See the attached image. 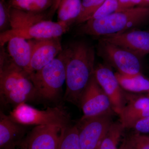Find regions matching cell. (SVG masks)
Returning a JSON list of instances; mask_svg holds the SVG:
<instances>
[{
	"label": "cell",
	"instance_id": "obj_1",
	"mask_svg": "<svg viewBox=\"0 0 149 149\" xmlns=\"http://www.w3.org/2000/svg\"><path fill=\"white\" fill-rule=\"evenodd\" d=\"M65 49L66 88L64 99L79 107L81 95L95 73V49L84 42L72 43Z\"/></svg>",
	"mask_w": 149,
	"mask_h": 149
},
{
	"label": "cell",
	"instance_id": "obj_2",
	"mask_svg": "<svg viewBox=\"0 0 149 149\" xmlns=\"http://www.w3.org/2000/svg\"><path fill=\"white\" fill-rule=\"evenodd\" d=\"M3 47H1L0 52L1 100L15 107L37 98L29 74L15 64Z\"/></svg>",
	"mask_w": 149,
	"mask_h": 149
},
{
	"label": "cell",
	"instance_id": "obj_3",
	"mask_svg": "<svg viewBox=\"0 0 149 149\" xmlns=\"http://www.w3.org/2000/svg\"><path fill=\"white\" fill-rule=\"evenodd\" d=\"M149 19V7L137 6L115 12L99 19H90L80 24L77 34L99 36L117 34L139 26Z\"/></svg>",
	"mask_w": 149,
	"mask_h": 149
},
{
	"label": "cell",
	"instance_id": "obj_4",
	"mask_svg": "<svg viewBox=\"0 0 149 149\" xmlns=\"http://www.w3.org/2000/svg\"><path fill=\"white\" fill-rule=\"evenodd\" d=\"M66 53L64 49L49 64L29 74L36 97L52 101L58 97L66 80Z\"/></svg>",
	"mask_w": 149,
	"mask_h": 149
},
{
	"label": "cell",
	"instance_id": "obj_5",
	"mask_svg": "<svg viewBox=\"0 0 149 149\" xmlns=\"http://www.w3.org/2000/svg\"><path fill=\"white\" fill-rule=\"evenodd\" d=\"M9 116L15 122L24 125H54L63 128L70 125L69 114L60 107L40 110L22 103L15 107Z\"/></svg>",
	"mask_w": 149,
	"mask_h": 149
},
{
	"label": "cell",
	"instance_id": "obj_6",
	"mask_svg": "<svg viewBox=\"0 0 149 149\" xmlns=\"http://www.w3.org/2000/svg\"><path fill=\"white\" fill-rule=\"evenodd\" d=\"M70 25L63 22L45 20L26 28L10 29L0 34V45L3 47L10 40L17 37L25 40H40L60 37L68 31Z\"/></svg>",
	"mask_w": 149,
	"mask_h": 149
},
{
	"label": "cell",
	"instance_id": "obj_7",
	"mask_svg": "<svg viewBox=\"0 0 149 149\" xmlns=\"http://www.w3.org/2000/svg\"><path fill=\"white\" fill-rule=\"evenodd\" d=\"M79 107L83 111V118L114 113L109 99L97 81L95 73L81 95Z\"/></svg>",
	"mask_w": 149,
	"mask_h": 149
},
{
	"label": "cell",
	"instance_id": "obj_8",
	"mask_svg": "<svg viewBox=\"0 0 149 149\" xmlns=\"http://www.w3.org/2000/svg\"><path fill=\"white\" fill-rule=\"evenodd\" d=\"M99 53L120 74L134 75L142 73L140 58L118 46L102 39L99 43Z\"/></svg>",
	"mask_w": 149,
	"mask_h": 149
},
{
	"label": "cell",
	"instance_id": "obj_9",
	"mask_svg": "<svg viewBox=\"0 0 149 149\" xmlns=\"http://www.w3.org/2000/svg\"><path fill=\"white\" fill-rule=\"evenodd\" d=\"M113 114L81 118L78 124L81 149H98L113 123Z\"/></svg>",
	"mask_w": 149,
	"mask_h": 149
},
{
	"label": "cell",
	"instance_id": "obj_10",
	"mask_svg": "<svg viewBox=\"0 0 149 149\" xmlns=\"http://www.w3.org/2000/svg\"><path fill=\"white\" fill-rule=\"evenodd\" d=\"M32 54L28 74L38 71L49 64L62 51L60 37L29 40Z\"/></svg>",
	"mask_w": 149,
	"mask_h": 149
},
{
	"label": "cell",
	"instance_id": "obj_11",
	"mask_svg": "<svg viewBox=\"0 0 149 149\" xmlns=\"http://www.w3.org/2000/svg\"><path fill=\"white\" fill-rule=\"evenodd\" d=\"M95 76L109 99L115 113H120L126 103L125 93L118 83L115 74L108 66L100 65L95 69Z\"/></svg>",
	"mask_w": 149,
	"mask_h": 149
},
{
	"label": "cell",
	"instance_id": "obj_12",
	"mask_svg": "<svg viewBox=\"0 0 149 149\" xmlns=\"http://www.w3.org/2000/svg\"><path fill=\"white\" fill-rule=\"evenodd\" d=\"M61 129L54 125L35 126L18 147L20 149H57Z\"/></svg>",
	"mask_w": 149,
	"mask_h": 149
},
{
	"label": "cell",
	"instance_id": "obj_13",
	"mask_svg": "<svg viewBox=\"0 0 149 149\" xmlns=\"http://www.w3.org/2000/svg\"><path fill=\"white\" fill-rule=\"evenodd\" d=\"M102 40L130 52L141 59L149 54L148 31L133 30L106 35Z\"/></svg>",
	"mask_w": 149,
	"mask_h": 149
},
{
	"label": "cell",
	"instance_id": "obj_14",
	"mask_svg": "<svg viewBox=\"0 0 149 149\" xmlns=\"http://www.w3.org/2000/svg\"><path fill=\"white\" fill-rule=\"evenodd\" d=\"M126 103L118 114L125 128H132L137 121L149 116V97L125 93Z\"/></svg>",
	"mask_w": 149,
	"mask_h": 149
},
{
	"label": "cell",
	"instance_id": "obj_15",
	"mask_svg": "<svg viewBox=\"0 0 149 149\" xmlns=\"http://www.w3.org/2000/svg\"><path fill=\"white\" fill-rule=\"evenodd\" d=\"M25 125L17 123L3 112L0 113V148L15 149L25 136Z\"/></svg>",
	"mask_w": 149,
	"mask_h": 149
},
{
	"label": "cell",
	"instance_id": "obj_16",
	"mask_svg": "<svg viewBox=\"0 0 149 149\" xmlns=\"http://www.w3.org/2000/svg\"><path fill=\"white\" fill-rule=\"evenodd\" d=\"M7 44L8 52L13 60L28 74L32 54L29 41L15 37L9 40Z\"/></svg>",
	"mask_w": 149,
	"mask_h": 149
},
{
	"label": "cell",
	"instance_id": "obj_17",
	"mask_svg": "<svg viewBox=\"0 0 149 149\" xmlns=\"http://www.w3.org/2000/svg\"><path fill=\"white\" fill-rule=\"evenodd\" d=\"M10 16L11 29H23L49 19L47 14L45 12H29L10 7Z\"/></svg>",
	"mask_w": 149,
	"mask_h": 149
},
{
	"label": "cell",
	"instance_id": "obj_18",
	"mask_svg": "<svg viewBox=\"0 0 149 149\" xmlns=\"http://www.w3.org/2000/svg\"><path fill=\"white\" fill-rule=\"evenodd\" d=\"M123 89L133 93H142L149 91V80L142 73L126 75L119 72L115 73Z\"/></svg>",
	"mask_w": 149,
	"mask_h": 149
},
{
	"label": "cell",
	"instance_id": "obj_19",
	"mask_svg": "<svg viewBox=\"0 0 149 149\" xmlns=\"http://www.w3.org/2000/svg\"><path fill=\"white\" fill-rule=\"evenodd\" d=\"M81 7V0H61L57 10V22L70 26L80 15Z\"/></svg>",
	"mask_w": 149,
	"mask_h": 149
},
{
	"label": "cell",
	"instance_id": "obj_20",
	"mask_svg": "<svg viewBox=\"0 0 149 149\" xmlns=\"http://www.w3.org/2000/svg\"><path fill=\"white\" fill-rule=\"evenodd\" d=\"M54 0H8V6L29 12L43 13L50 9Z\"/></svg>",
	"mask_w": 149,
	"mask_h": 149
},
{
	"label": "cell",
	"instance_id": "obj_21",
	"mask_svg": "<svg viewBox=\"0 0 149 149\" xmlns=\"http://www.w3.org/2000/svg\"><path fill=\"white\" fill-rule=\"evenodd\" d=\"M57 149H81L77 124L62 128Z\"/></svg>",
	"mask_w": 149,
	"mask_h": 149
},
{
	"label": "cell",
	"instance_id": "obj_22",
	"mask_svg": "<svg viewBox=\"0 0 149 149\" xmlns=\"http://www.w3.org/2000/svg\"><path fill=\"white\" fill-rule=\"evenodd\" d=\"M125 129L120 121L113 122L98 149H118V146Z\"/></svg>",
	"mask_w": 149,
	"mask_h": 149
},
{
	"label": "cell",
	"instance_id": "obj_23",
	"mask_svg": "<svg viewBox=\"0 0 149 149\" xmlns=\"http://www.w3.org/2000/svg\"><path fill=\"white\" fill-rule=\"evenodd\" d=\"M105 0H82L80 15L75 20L76 24H82L91 18Z\"/></svg>",
	"mask_w": 149,
	"mask_h": 149
},
{
	"label": "cell",
	"instance_id": "obj_24",
	"mask_svg": "<svg viewBox=\"0 0 149 149\" xmlns=\"http://www.w3.org/2000/svg\"><path fill=\"white\" fill-rule=\"evenodd\" d=\"M118 7V0H105L90 19H99L107 16L116 12Z\"/></svg>",
	"mask_w": 149,
	"mask_h": 149
},
{
	"label": "cell",
	"instance_id": "obj_25",
	"mask_svg": "<svg viewBox=\"0 0 149 149\" xmlns=\"http://www.w3.org/2000/svg\"><path fill=\"white\" fill-rule=\"evenodd\" d=\"M11 29L10 7L7 2L0 0V31L3 33Z\"/></svg>",
	"mask_w": 149,
	"mask_h": 149
},
{
	"label": "cell",
	"instance_id": "obj_26",
	"mask_svg": "<svg viewBox=\"0 0 149 149\" xmlns=\"http://www.w3.org/2000/svg\"><path fill=\"white\" fill-rule=\"evenodd\" d=\"M135 149H149V136L133 133Z\"/></svg>",
	"mask_w": 149,
	"mask_h": 149
},
{
	"label": "cell",
	"instance_id": "obj_27",
	"mask_svg": "<svg viewBox=\"0 0 149 149\" xmlns=\"http://www.w3.org/2000/svg\"><path fill=\"white\" fill-rule=\"evenodd\" d=\"M132 128L139 133H149V116L137 121Z\"/></svg>",
	"mask_w": 149,
	"mask_h": 149
},
{
	"label": "cell",
	"instance_id": "obj_28",
	"mask_svg": "<svg viewBox=\"0 0 149 149\" xmlns=\"http://www.w3.org/2000/svg\"><path fill=\"white\" fill-rule=\"evenodd\" d=\"M118 149H135L133 134L125 137Z\"/></svg>",
	"mask_w": 149,
	"mask_h": 149
},
{
	"label": "cell",
	"instance_id": "obj_29",
	"mask_svg": "<svg viewBox=\"0 0 149 149\" xmlns=\"http://www.w3.org/2000/svg\"><path fill=\"white\" fill-rule=\"evenodd\" d=\"M131 0H118V7L116 12L122 11L130 9Z\"/></svg>",
	"mask_w": 149,
	"mask_h": 149
},
{
	"label": "cell",
	"instance_id": "obj_30",
	"mask_svg": "<svg viewBox=\"0 0 149 149\" xmlns=\"http://www.w3.org/2000/svg\"><path fill=\"white\" fill-rule=\"evenodd\" d=\"M61 1V0H54L52 6L48 11L47 13L48 19H50L54 16L55 13L57 10V9L58 8V6L59 5Z\"/></svg>",
	"mask_w": 149,
	"mask_h": 149
},
{
	"label": "cell",
	"instance_id": "obj_31",
	"mask_svg": "<svg viewBox=\"0 0 149 149\" xmlns=\"http://www.w3.org/2000/svg\"><path fill=\"white\" fill-rule=\"evenodd\" d=\"M139 6L149 7V0H143L142 3Z\"/></svg>",
	"mask_w": 149,
	"mask_h": 149
},
{
	"label": "cell",
	"instance_id": "obj_32",
	"mask_svg": "<svg viewBox=\"0 0 149 149\" xmlns=\"http://www.w3.org/2000/svg\"><path fill=\"white\" fill-rule=\"evenodd\" d=\"M148 96L149 97V91L148 92Z\"/></svg>",
	"mask_w": 149,
	"mask_h": 149
},
{
	"label": "cell",
	"instance_id": "obj_33",
	"mask_svg": "<svg viewBox=\"0 0 149 149\" xmlns=\"http://www.w3.org/2000/svg\"><path fill=\"white\" fill-rule=\"evenodd\" d=\"M1 1H6V0H1Z\"/></svg>",
	"mask_w": 149,
	"mask_h": 149
},
{
	"label": "cell",
	"instance_id": "obj_34",
	"mask_svg": "<svg viewBox=\"0 0 149 149\" xmlns=\"http://www.w3.org/2000/svg\"></svg>",
	"mask_w": 149,
	"mask_h": 149
}]
</instances>
